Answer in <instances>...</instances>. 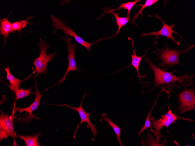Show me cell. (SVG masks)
Returning <instances> with one entry per match:
<instances>
[{"mask_svg":"<svg viewBox=\"0 0 195 146\" xmlns=\"http://www.w3.org/2000/svg\"><path fill=\"white\" fill-rule=\"evenodd\" d=\"M131 41L132 42V45L133 49V54L131 55L132 60L131 64L129 66H132L136 69L137 73V76L139 78V81L141 82L142 84V82L141 80V78H144L146 74L142 76L140 75L139 72V66L142 58L145 55V54L146 52H145V54L142 56H137L135 52L133 40L131 39Z\"/></svg>","mask_w":195,"mask_h":146,"instance_id":"14","label":"cell"},{"mask_svg":"<svg viewBox=\"0 0 195 146\" xmlns=\"http://www.w3.org/2000/svg\"><path fill=\"white\" fill-rule=\"evenodd\" d=\"M149 65V67L152 71L154 74V86L149 91L151 93L155 89L161 85H165L166 88H170L175 87L176 85L178 88L182 87L186 89L190 86L193 81V78L194 77L193 75H190L185 73L182 76H176L173 75L174 72H176L174 70L171 72L164 71L158 68L148 58L147 55L144 57V60Z\"/></svg>","mask_w":195,"mask_h":146,"instance_id":"1","label":"cell"},{"mask_svg":"<svg viewBox=\"0 0 195 146\" xmlns=\"http://www.w3.org/2000/svg\"><path fill=\"white\" fill-rule=\"evenodd\" d=\"M27 22L23 20H20L12 24V27L15 31L23 28L26 25Z\"/></svg>","mask_w":195,"mask_h":146,"instance_id":"23","label":"cell"},{"mask_svg":"<svg viewBox=\"0 0 195 146\" xmlns=\"http://www.w3.org/2000/svg\"><path fill=\"white\" fill-rule=\"evenodd\" d=\"M41 131L38 133L31 136L22 135L17 134L18 137L24 141L26 146H39L38 138L41 133Z\"/></svg>","mask_w":195,"mask_h":146,"instance_id":"16","label":"cell"},{"mask_svg":"<svg viewBox=\"0 0 195 146\" xmlns=\"http://www.w3.org/2000/svg\"><path fill=\"white\" fill-rule=\"evenodd\" d=\"M195 87L193 85L191 88L184 89L178 95L179 104L178 112L181 113L195 109Z\"/></svg>","mask_w":195,"mask_h":146,"instance_id":"5","label":"cell"},{"mask_svg":"<svg viewBox=\"0 0 195 146\" xmlns=\"http://www.w3.org/2000/svg\"><path fill=\"white\" fill-rule=\"evenodd\" d=\"M159 97L158 96H157L156 98V99L155 101H154V105L151 108V110L150 111L148 114L147 115L146 119L145 121V122L144 126L142 127L140 130L137 133L138 135L139 136H140L141 133L143 132L144 130L145 129H147L148 128H149L150 129L151 131L153 130L151 128V124L150 123V116L151 114V112L152 111V109L154 107L155 105L156 104V101L158 97Z\"/></svg>","mask_w":195,"mask_h":146,"instance_id":"21","label":"cell"},{"mask_svg":"<svg viewBox=\"0 0 195 146\" xmlns=\"http://www.w3.org/2000/svg\"><path fill=\"white\" fill-rule=\"evenodd\" d=\"M37 45L40 49L39 56L35 59L33 64L35 66V72L37 73L36 76L38 75L46 73L47 72V66L49 61L56 56V52L53 54H47V50L50 46L46 41L43 42L40 38Z\"/></svg>","mask_w":195,"mask_h":146,"instance_id":"4","label":"cell"},{"mask_svg":"<svg viewBox=\"0 0 195 146\" xmlns=\"http://www.w3.org/2000/svg\"><path fill=\"white\" fill-rule=\"evenodd\" d=\"M191 48L182 50L170 49L168 45H165L161 48H156L157 50L153 51L156 56L155 60L162 61L158 66L164 70L166 69V65L170 68L176 64L182 65L179 61L180 54L188 50Z\"/></svg>","mask_w":195,"mask_h":146,"instance_id":"2","label":"cell"},{"mask_svg":"<svg viewBox=\"0 0 195 146\" xmlns=\"http://www.w3.org/2000/svg\"><path fill=\"white\" fill-rule=\"evenodd\" d=\"M156 15L163 23V26L162 28L157 31H152L148 33H142L141 34L140 36L142 37H145L147 36H154L156 37L157 36L158 37L160 35L162 36L170 38L176 44L178 45H179L180 42L176 41L172 35L173 33H174L180 36L177 32L175 31L172 28H174L175 25L174 24L170 25L167 24L165 23L164 21L162 20L160 17L158 16L157 14ZM180 36L181 38L182 37Z\"/></svg>","mask_w":195,"mask_h":146,"instance_id":"11","label":"cell"},{"mask_svg":"<svg viewBox=\"0 0 195 146\" xmlns=\"http://www.w3.org/2000/svg\"><path fill=\"white\" fill-rule=\"evenodd\" d=\"M157 1H158V0H147L144 4H140V5L142 6V7L133 17L132 22H134L140 14L142 15V11L145 8L152 5Z\"/></svg>","mask_w":195,"mask_h":146,"instance_id":"22","label":"cell"},{"mask_svg":"<svg viewBox=\"0 0 195 146\" xmlns=\"http://www.w3.org/2000/svg\"><path fill=\"white\" fill-rule=\"evenodd\" d=\"M168 95L169 103L167 112L162 115V117L159 119L155 120L154 117L153 116H150L149 118L151 124L154 129L151 131L153 132L155 136V139L158 142H159L161 137V130L163 127L166 126L168 128L169 125L178 119H182L186 120L191 121V119L183 118L181 117H177V115L172 113V111L170 109V94H168Z\"/></svg>","mask_w":195,"mask_h":146,"instance_id":"3","label":"cell"},{"mask_svg":"<svg viewBox=\"0 0 195 146\" xmlns=\"http://www.w3.org/2000/svg\"><path fill=\"white\" fill-rule=\"evenodd\" d=\"M51 19L52 22L51 25L55 30V34L56 33L57 30L58 29H62L64 34L66 35H69L73 37L75 40L78 43L86 48L90 54V47L93 44L98 42L99 40L95 42L91 43L87 42L79 36L77 35L73 31L71 28L68 27L64 22L60 19L52 15L51 17Z\"/></svg>","mask_w":195,"mask_h":146,"instance_id":"7","label":"cell"},{"mask_svg":"<svg viewBox=\"0 0 195 146\" xmlns=\"http://www.w3.org/2000/svg\"><path fill=\"white\" fill-rule=\"evenodd\" d=\"M88 94H84V96L82 99L80 104L78 107H73L66 104H61L58 105L53 104L57 106H64L68 107L74 110L77 111L79 113L81 118V121L80 122L79 124L76 126V128L74 133L73 138H74L75 140V136L76 131L81 124L83 122H86L87 123V127L88 128H90L93 135V138L97 134L98 132L97 129L95 126L91 122L90 119V115L91 113L95 111L89 113L87 112L84 110L82 107V103L84 99Z\"/></svg>","mask_w":195,"mask_h":146,"instance_id":"8","label":"cell"},{"mask_svg":"<svg viewBox=\"0 0 195 146\" xmlns=\"http://www.w3.org/2000/svg\"><path fill=\"white\" fill-rule=\"evenodd\" d=\"M36 94L35 98L33 102L30 105L24 108H19L15 105L13 107V111L14 113L17 111H19L20 113L23 111L26 112L27 113H29L28 115L22 118L23 122H27L31 120L39 119L38 117L33 115L32 112L34 110L37 109L39 107L40 99L43 94H41L39 92L36 86Z\"/></svg>","mask_w":195,"mask_h":146,"instance_id":"10","label":"cell"},{"mask_svg":"<svg viewBox=\"0 0 195 146\" xmlns=\"http://www.w3.org/2000/svg\"><path fill=\"white\" fill-rule=\"evenodd\" d=\"M9 116L1 110L0 115V140L1 141L8 136L11 137L14 140L15 138L18 137L15 132L13 127L14 114Z\"/></svg>","mask_w":195,"mask_h":146,"instance_id":"6","label":"cell"},{"mask_svg":"<svg viewBox=\"0 0 195 146\" xmlns=\"http://www.w3.org/2000/svg\"><path fill=\"white\" fill-rule=\"evenodd\" d=\"M110 13H112L114 16L116 20V24L118 26V28L116 32L112 36L109 37V38L113 37L118 34L122 27L129 22V20L130 18L129 17H119L118 14L114 12H112Z\"/></svg>","mask_w":195,"mask_h":146,"instance_id":"17","label":"cell"},{"mask_svg":"<svg viewBox=\"0 0 195 146\" xmlns=\"http://www.w3.org/2000/svg\"><path fill=\"white\" fill-rule=\"evenodd\" d=\"M32 88L28 89H23L22 88L20 89H16L14 92L16 95L15 100H17L20 98H23L24 97L29 96L30 94H34L31 90Z\"/></svg>","mask_w":195,"mask_h":146,"instance_id":"19","label":"cell"},{"mask_svg":"<svg viewBox=\"0 0 195 146\" xmlns=\"http://www.w3.org/2000/svg\"><path fill=\"white\" fill-rule=\"evenodd\" d=\"M105 121L107 122L110 126L112 127L116 135V138L120 145L123 146L120 134L121 129L117 125L113 122L111 120L110 117H108L106 113H104L101 114V118L100 121L103 122Z\"/></svg>","mask_w":195,"mask_h":146,"instance_id":"13","label":"cell"},{"mask_svg":"<svg viewBox=\"0 0 195 146\" xmlns=\"http://www.w3.org/2000/svg\"><path fill=\"white\" fill-rule=\"evenodd\" d=\"M140 0H136L133 2H128L126 3H123L117 9H114L109 11L108 13H111L113 12L122 8H123L125 9H127L128 10L127 17H129V15L130 13V10L133 6L136 5V3L140 1Z\"/></svg>","mask_w":195,"mask_h":146,"instance_id":"20","label":"cell"},{"mask_svg":"<svg viewBox=\"0 0 195 146\" xmlns=\"http://www.w3.org/2000/svg\"><path fill=\"white\" fill-rule=\"evenodd\" d=\"M14 31L12 28V23L7 18H4L0 20V34L4 38V44L5 43V38L8 37L9 33Z\"/></svg>","mask_w":195,"mask_h":146,"instance_id":"15","label":"cell"},{"mask_svg":"<svg viewBox=\"0 0 195 146\" xmlns=\"http://www.w3.org/2000/svg\"><path fill=\"white\" fill-rule=\"evenodd\" d=\"M4 68L7 74L6 78L9 80L10 82V85L8 86L10 90L14 91L16 89H20V84L23 82L25 79L20 80L13 76L10 71L9 66Z\"/></svg>","mask_w":195,"mask_h":146,"instance_id":"12","label":"cell"},{"mask_svg":"<svg viewBox=\"0 0 195 146\" xmlns=\"http://www.w3.org/2000/svg\"><path fill=\"white\" fill-rule=\"evenodd\" d=\"M148 131V133L147 137H146L144 141L142 142V143H144L143 145H148V146H166L165 144L166 140H164L162 143L160 144L159 142H158L156 140H155L153 138L152 136L147 129Z\"/></svg>","mask_w":195,"mask_h":146,"instance_id":"18","label":"cell"},{"mask_svg":"<svg viewBox=\"0 0 195 146\" xmlns=\"http://www.w3.org/2000/svg\"><path fill=\"white\" fill-rule=\"evenodd\" d=\"M61 37L65 41L67 44L68 54L67 58L68 61V66L62 78L58 82L51 87H54L58 84H61L63 81H65L67 74L71 71H74L75 70H77L81 72L77 68L76 62L75 59V50L78 43H74L73 44H72L71 43L72 37H69L67 36L65 38Z\"/></svg>","mask_w":195,"mask_h":146,"instance_id":"9","label":"cell"}]
</instances>
